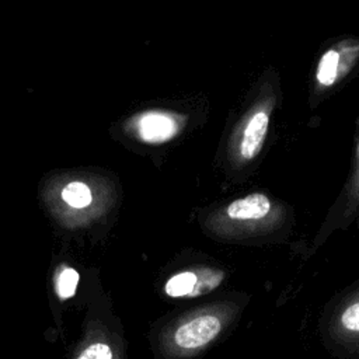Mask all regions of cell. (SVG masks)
Instances as JSON below:
<instances>
[{"label": "cell", "instance_id": "obj_7", "mask_svg": "<svg viewBox=\"0 0 359 359\" xmlns=\"http://www.w3.org/2000/svg\"><path fill=\"white\" fill-rule=\"evenodd\" d=\"M338 63H339V53L334 49L327 50L320 62L317 69V80L321 86L328 87L334 84L338 77Z\"/></svg>", "mask_w": 359, "mask_h": 359}, {"label": "cell", "instance_id": "obj_8", "mask_svg": "<svg viewBox=\"0 0 359 359\" xmlns=\"http://www.w3.org/2000/svg\"><path fill=\"white\" fill-rule=\"evenodd\" d=\"M80 280V275L76 269L73 268H63L56 278L55 282V287H56V293L60 299H69L72 296H74L77 285Z\"/></svg>", "mask_w": 359, "mask_h": 359}, {"label": "cell", "instance_id": "obj_6", "mask_svg": "<svg viewBox=\"0 0 359 359\" xmlns=\"http://www.w3.org/2000/svg\"><path fill=\"white\" fill-rule=\"evenodd\" d=\"M62 199L74 209L87 208L93 201L91 189L81 181L69 182L62 191Z\"/></svg>", "mask_w": 359, "mask_h": 359}, {"label": "cell", "instance_id": "obj_1", "mask_svg": "<svg viewBox=\"0 0 359 359\" xmlns=\"http://www.w3.org/2000/svg\"><path fill=\"white\" fill-rule=\"evenodd\" d=\"M230 325L229 313L201 310L168 324L153 341L156 359H199L217 344Z\"/></svg>", "mask_w": 359, "mask_h": 359}, {"label": "cell", "instance_id": "obj_3", "mask_svg": "<svg viewBox=\"0 0 359 359\" xmlns=\"http://www.w3.org/2000/svg\"><path fill=\"white\" fill-rule=\"evenodd\" d=\"M136 130L147 143H164L172 139L178 130L177 121L164 112H146L139 116Z\"/></svg>", "mask_w": 359, "mask_h": 359}, {"label": "cell", "instance_id": "obj_2", "mask_svg": "<svg viewBox=\"0 0 359 359\" xmlns=\"http://www.w3.org/2000/svg\"><path fill=\"white\" fill-rule=\"evenodd\" d=\"M223 279V273L215 269H201L199 272L182 271L171 276L164 286V292L170 297H198L210 293Z\"/></svg>", "mask_w": 359, "mask_h": 359}, {"label": "cell", "instance_id": "obj_9", "mask_svg": "<svg viewBox=\"0 0 359 359\" xmlns=\"http://www.w3.org/2000/svg\"><path fill=\"white\" fill-rule=\"evenodd\" d=\"M77 359H118V355L109 344L104 341H95L87 345L79 353Z\"/></svg>", "mask_w": 359, "mask_h": 359}, {"label": "cell", "instance_id": "obj_4", "mask_svg": "<svg viewBox=\"0 0 359 359\" xmlns=\"http://www.w3.org/2000/svg\"><path fill=\"white\" fill-rule=\"evenodd\" d=\"M268 123L269 119L264 111H258L250 118L240 143V153L244 158L251 160L261 151L268 130Z\"/></svg>", "mask_w": 359, "mask_h": 359}, {"label": "cell", "instance_id": "obj_5", "mask_svg": "<svg viewBox=\"0 0 359 359\" xmlns=\"http://www.w3.org/2000/svg\"><path fill=\"white\" fill-rule=\"evenodd\" d=\"M271 209V202L266 195L254 192L244 198L233 201L227 206V215L231 219L237 220H251L261 219L268 215Z\"/></svg>", "mask_w": 359, "mask_h": 359}]
</instances>
